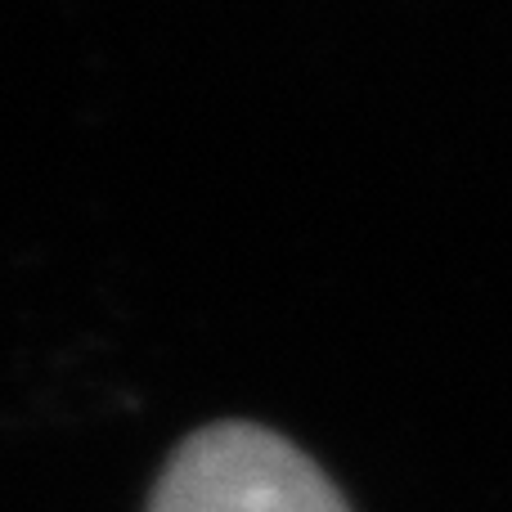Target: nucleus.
I'll return each instance as SVG.
<instances>
[{
  "mask_svg": "<svg viewBox=\"0 0 512 512\" xmlns=\"http://www.w3.org/2000/svg\"><path fill=\"white\" fill-rule=\"evenodd\" d=\"M149 512H351L292 441L256 423H212L167 459Z\"/></svg>",
  "mask_w": 512,
  "mask_h": 512,
  "instance_id": "f257e3e1",
  "label": "nucleus"
}]
</instances>
